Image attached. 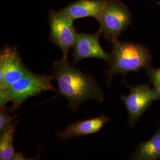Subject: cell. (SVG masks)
I'll list each match as a JSON object with an SVG mask.
<instances>
[{"label": "cell", "instance_id": "4", "mask_svg": "<svg viewBox=\"0 0 160 160\" xmlns=\"http://www.w3.org/2000/svg\"><path fill=\"white\" fill-rule=\"evenodd\" d=\"M96 19L105 39L111 43L118 40L132 22L129 9L119 0H105Z\"/></svg>", "mask_w": 160, "mask_h": 160}, {"label": "cell", "instance_id": "1", "mask_svg": "<svg viewBox=\"0 0 160 160\" xmlns=\"http://www.w3.org/2000/svg\"><path fill=\"white\" fill-rule=\"evenodd\" d=\"M52 68L59 93L67 98L69 108L75 111L87 101H104L103 92L94 77L76 68L68 58L55 62Z\"/></svg>", "mask_w": 160, "mask_h": 160}, {"label": "cell", "instance_id": "12", "mask_svg": "<svg viewBox=\"0 0 160 160\" xmlns=\"http://www.w3.org/2000/svg\"><path fill=\"white\" fill-rule=\"evenodd\" d=\"M18 121L12 122L0 135V160H12L15 153L13 147V140Z\"/></svg>", "mask_w": 160, "mask_h": 160}, {"label": "cell", "instance_id": "13", "mask_svg": "<svg viewBox=\"0 0 160 160\" xmlns=\"http://www.w3.org/2000/svg\"><path fill=\"white\" fill-rule=\"evenodd\" d=\"M149 77L153 88L160 97V68H154L151 66L145 69Z\"/></svg>", "mask_w": 160, "mask_h": 160}, {"label": "cell", "instance_id": "11", "mask_svg": "<svg viewBox=\"0 0 160 160\" xmlns=\"http://www.w3.org/2000/svg\"><path fill=\"white\" fill-rule=\"evenodd\" d=\"M131 159L160 160V126L152 137L148 141L139 145L137 149L132 155Z\"/></svg>", "mask_w": 160, "mask_h": 160}, {"label": "cell", "instance_id": "8", "mask_svg": "<svg viewBox=\"0 0 160 160\" xmlns=\"http://www.w3.org/2000/svg\"><path fill=\"white\" fill-rule=\"evenodd\" d=\"M102 33L100 29L94 34L77 33L72 48L73 63H77L87 58H97L110 64L112 60L111 54L104 51L99 42Z\"/></svg>", "mask_w": 160, "mask_h": 160}, {"label": "cell", "instance_id": "2", "mask_svg": "<svg viewBox=\"0 0 160 160\" xmlns=\"http://www.w3.org/2000/svg\"><path fill=\"white\" fill-rule=\"evenodd\" d=\"M112 60L109 68L104 72L108 75L110 86L115 75H122L125 79L129 72H138L141 69L151 66L152 55L148 48L143 45L116 40L112 43Z\"/></svg>", "mask_w": 160, "mask_h": 160}, {"label": "cell", "instance_id": "14", "mask_svg": "<svg viewBox=\"0 0 160 160\" xmlns=\"http://www.w3.org/2000/svg\"><path fill=\"white\" fill-rule=\"evenodd\" d=\"M7 110L0 111V133L4 131L6 129L10 126L13 120L17 116H12L8 114Z\"/></svg>", "mask_w": 160, "mask_h": 160}, {"label": "cell", "instance_id": "15", "mask_svg": "<svg viewBox=\"0 0 160 160\" xmlns=\"http://www.w3.org/2000/svg\"><path fill=\"white\" fill-rule=\"evenodd\" d=\"M13 160H28L26 158L22 152H15L12 158Z\"/></svg>", "mask_w": 160, "mask_h": 160}, {"label": "cell", "instance_id": "10", "mask_svg": "<svg viewBox=\"0 0 160 160\" xmlns=\"http://www.w3.org/2000/svg\"><path fill=\"white\" fill-rule=\"evenodd\" d=\"M105 0H78L60 9L72 20L86 17L97 18Z\"/></svg>", "mask_w": 160, "mask_h": 160}, {"label": "cell", "instance_id": "3", "mask_svg": "<svg viewBox=\"0 0 160 160\" xmlns=\"http://www.w3.org/2000/svg\"><path fill=\"white\" fill-rule=\"evenodd\" d=\"M53 79V75L38 74L30 71L20 80L3 89L6 91L10 102L12 103L10 112H14L26 100L42 92L54 91L59 92V90L52 84Z\"/></svg>", "mask_w": 160, "mask_h": 160}, {"label": "cell", "instance_id": "6", "mask_svg": "<svg viewBox=\"0 0 160 160\" xmlns=\"http://www.w3.org/2000/svg\"><path fill=\"white\" fill-rule=\"evenodd\" d=\"M50 26L49 39L62 52L63 58H68L69 49L72 48L77 36L74 21L59 11L50 10L48 15Z\"/></svg>", "mask_w": 160, "mask_h": 160}, {"label": "cell", "instance_id": "7", "mask_svg": "<svg viewBox=\"0 0 160 160\" xmlns=\"http://www.w3.org/2000/svg\"><path fill=\"white\" fill-rule=\"evenodd\" d=\"M31 71L24 65L16 46L7 45L0 53V89H6Z\"/></svg>", "mask_w": 160, "mask_h": 160}, {"label": "cell", "instance_id": "5", "mask_svg": "<svg viewBox=\"0 0 160 160\" xmlns=\"http://www.w3.org/2000/svg\"><path fill=\"white\" fill-rule=\"evenodd\" d=\"M130 89L128 95L120 96V100L124 103L128 112V125L135 126L141 117L160 97L154 89L151 88L147 84L131 86L124 82Z\"/></svg>", "mask_w": 160, "mask_h": 160}, {"label": "cell", "instance_id": "9", "mask_svg": "<svg viewBox=\"0 0 160 160\" xmlns=\"http://www.w3.org/2000/svg\"><path fill=\"white\" fill-rule=\"evenodd\" d=\"M110 121L111 119L104 115L77 121L70 124L63 131L58 132V136L60 139H68L92 135L100 131Z\"/></svg>", "mask_w": 160, "mask_h": 160}]
</instances>
